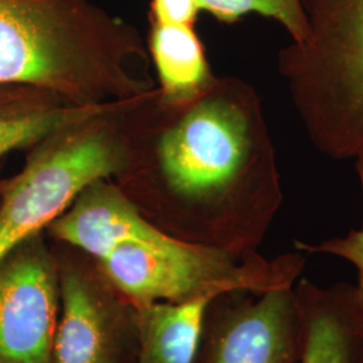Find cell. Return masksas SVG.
<instances>
[{"mask_svg": "<svg viewBox=\"0 0 363 363\" xmlns=\"http://www.w3.org/2000/svg\"><path fill=\"white\" fill-rule=\"evenodd\" d=\"M136 27L91 0H0V85H28L94 106L156 86Z\"/></svg>", "mask_w": 363, "mask_h": 363, "instance_id": "2", "label": "cell"}, {"mask_svg": "<svg viewBox=\"0 0 363 363\" xmlns=\"http://www.w3.org/2000/svg\"><path fill=\"white\" fill-rule=\"evenodd\" d=\"M355 171L358 174L363 193V157L355 160ZM295 249L301 253H323L349 261L357 268L358 281L355 288L363 301V225L361 229H352L343 237H334L316 244L295 241Z\"/></svg>", "mask_w": 363, "mask_h": 363, "instance_id": "15", "label": "cell"}, {"mask_svg": "<svg viewBox=\"0 0 363 363\" xmlns=\"http://www.w3.org/2000/svg\"><path fill=\"white\" fill-rule=\"evenodd\" d=\"M198 6L223 23H234L249 13H257L279 22L292 42L307 37L301 0H198Z\"/></svg>", "mask_w": 363, "mask_h": 363, "instance_id": "14", "label": "cell"}, {"mask_svg": "<svg viewBox=\"0 0 363 363\" xmlns=\"http://www.w3.org/2000/svg\"><path fill=\"white\" fill-rule=\"evenodd\" d=\"M300 319L298 363H363V301L350 283L295 284Z\"/></svg>", "mask_w": 363, "mask_h": 363, "instance_id": "10", "label": "cell"}, {"mask_svg": "<svg viewBox=\"0 0 363 363\" xmlns=\"http://www.w3.org/2000/svg\"><path fill=\"white\" fill-rule=\"evenodd\" d=\"M1 178H3V177H1V166H0V182H1Z\"/></svg>", "mask_w": 363, "mask_h": 363, "instance_id": "17", "label": "cell"}, {"mask_svg": "<svg viewBox=\"0 0 363 363\" xmlns=\"http://www.w3.org/2000/svg\"><path fill=\"white\" fill-rule=\"evenodd\" d=\"M60 312L57 257L34 234L0 259V363H54Z\"/></svg>", "mask_w": 363, "mask_h": 363, "instance_id": "8", "label": "cell"}, {"mask_svg": "<svg viewBox=\"0 0 363 363\" xmlns=\"http://www.w3.org/2000/svg\"><path fill=\"white\" fill-rule=\"evenodd\" d=\"M307 37L277 70L312 145L334 160L363 157V0H301Z\"/></svg>", "mask_w": 363, "mask_h": 363, "instance_id": "3", "label": "cell"}, {"mask_svg": "<svg viewBox=\"0 0 363 363\" xmlns=\"http://www.w3.org/2000/svg\"><path fill=\"white\" fill-rule=\"evenodd\" d=\"M199 11L198 0H152L151 23L193 26Z\"/></svg>", "mask_w": 363, "mask_h": 363, "instance_id": "16", "label": "cell"}, {"mask_svg": "<svg viewBox=\"0 0 363 363\" xmlns=\"http://www.w3.org/2000/svg\"><path fill=\"white\" fill-rule=\"evenodd\" d=\"M52 247L61 298L54 363H136L138 307L105 277L91 256L61 242Z\"/></svg>", "mask_w": 363, "mask_h": 363, "instance_id": "6", "label": "cell"}, {"mask_svg": "<svg viewBox=\"0 0 363 363\" xmlns=\"http://www.w3.org/2000/svg\"><path fill=\"white\" fill-rule=\"evenodd\" d=\"M112 104L115 103L77 106L34 86L0 85V160L13 151L28 150L52 130Z\"/></svg>", "mask_w": 363, "mask_h": 363, "instance_id": "11", "label": "cell"}, {"mask_svg": "<svg viewBox=\"0 0 363 363\" xmlns=\"http://www.w3.org/2000/svg\"><path fill=\"white\" fill-rule=\"evenodd\" d=\"M162 233L112 179L91 182L45 230L52 242L77 247L96 259L123 244Z\"/></svg>", "mask_w": 363, "mask_h": 363, "instance_id": "9", "label": "cell"}, {"mask_svg": "<svg viewBox=\"0 0 363 363\" xmlns=\"http://www.w3.org/2000/svg\"><path fill=\"white\" fill-rule=\"evenodd\" d=\"M96 262L125 298L135 306H144L157 301L181 304L230 291L259 295L294 286L306 257L295 250L273 259L259 252L238 259L225 250L162 233L123 244Z\"/></svg>", "mask_w": 363, "mask_h": 363, "instance_id": "5", "label": "cell"}, {"mask_svg": "<svg viewBox=\"0 0 363 363\" xmlns=\"http://www.w3.org/2000/svg\"><path fill=\"white\" fill-rule=\"evenodd\" d=\"M211 298L136 306L140 343L136 363H194Z\"/></svg>", "mask_w": 363, "mask_h": 363, "instance_id": "13", "label": "cell"}, {"mask_svg": "<svg viewBox=\"0 0 363 363\" xmlns=\"http://www.w3.org/2000/svg\"><path fill=\"white\" fill-rule=\"evenodd\" d=\"M133 100L52 130L27 150L22 169L1 178L0 259L45 232L91 182L115 177L124 160L121 116Z\"/></svg>", "mask_w": 363, "mask_h": 363, "instance_id": "4", "label": "cell"}, {"mask_svg": "<svg viewBox=\"0 0 363 363\" xmlns=\"http://www.w3.org/2000/svg\"><path fill=\"white\" fill-rule=\"evenodd\" d=\"M294 286L259 295L230 291L211 298L194 363L300 362V319Z\"/></svg>", "mask_w": 363, "mask_h": 363, "instance_id": "7", "label": "cell"}, {"mask_svg": "<svg viewBox=\"0 0 363 363\" xmlns=\"http://www.w3.org/2000/svg\"><path fill=\"white\" fill-rule=\"evenodd\" d=\"M147 50L155 66L156 88L171 101L194 99L217 78L193 26L152 23Z\"/></svg>", "mask_w": 363, "mask_h": 363, "instance_id": "12", "label": "cell"}, {"mask_svg": "<svg viewBox=\"0 0 363 363\" xmlns=\"http://www.w3.org/2000/svg\"><path fill=\"white\" fill-rule=\"evenodd\" d=\"M124 160L112 181L157 230L244 259L283 203L277 156L259 93L218 77L186 101L157 88L121 116Z\"/></svg>", "mask_w": 363, "mask_h": 363, "instance_id": "1", "label": "cell"}]
</instances>
